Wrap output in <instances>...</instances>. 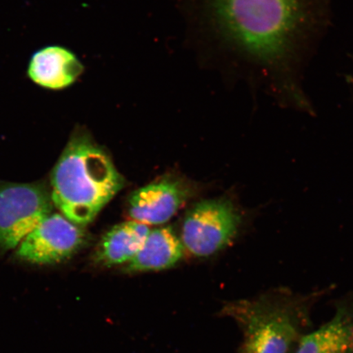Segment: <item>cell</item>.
<instances>
[{"label": "cell", "mask_w": 353, "mask_h": 353, "mask_svg": "<svg viewBox=\"0 0 353 353\" xmlns=\"http://www.w3.org/2000/svg\"><path fill=\"white\" fill-rule=\"evenodd\" d=\"M242 77L281 105L313 112L301 73L330 20L329 0H209Z\"/></svg>", "instance_id": "cell-1"}, {"label": "cell", "mask_w": 353, "mask_h": 353, "mask_svg": "<svg viewBox=\"0 0 353 353\" xmlns=\"http://www.w3.org/2000/svg\"><path fill=\"white\" fill-rule=\"evenodd\" d=\"M52 200L66 219L83 227L125 186L109 154L78 128L52 170Z\"/></svg>", "instance_id": "cell-2"}, {"label": "cell", "mask_w": 353, "mask_h": 353, "mask_svg": "<svg viewBox=\"0 0 353 353\" xmlns=\"http://www.w3.org/2000/svg\"><path fill=\"white\" fill-rule=\"evenodd\" d=\"M323 293L302 294L273 289L229 302L222 314L241 331L240 353H290L310 325L311 310Z\"/></svg>", "instance_id": "cell-3"}, {"label": "cell", "mask_w": 353, "mask_h": 353, "mask_svg": "<svg viewBox=\"0 0 353 353\" xmlns=\"http://www.w3.org/2000/svg\"><path fill=\"white\" fill-rule=\"evenodd\" d=\"M244 224V211L233 199H209L188 212L181 241L184 249L195 257H210L227 248Z\"/></svg>", "instance_id": "cell-4"}, {"label": "cell", "mask_w": 353, "mask_h": 353, "mask_svg": "<svg viewBox=\"0 0 353 353\" xmlns=\"http://www.w3.org/2000/svg\"><path fill=\"white\" fill-rule=\"evenodd\" d=\"M52 196L43 184L10 183L0 187V250L17 248L52 213Z\"/></svg>", "instance_id": "cell-5"}, {"label": "cell", "mask_w": 353, "mask_h": 353, "mask_svg": "<svg viewBox=\"0 0 353 353\" xmlns=\"http://www.w3.org/2000/svg\"><path fill=\"white\" fill-rule=\"evenodd\" d=\"M86 241L81 227L61 214L52 213L17 246L16 255L34 264H54L76 254Z\"/></svg>", "instance_id": "cell-6"}, {"label": "cell", "mask_w": 353, "mask_h": 353, "mask_svg": "<svg viewBox=\"0 0 353 353\" xmlns=\"http://www.w3.org/2000/svg\"><path fill=\"white\" fill-rule=\"evenodd\" d=\"M192 195L183 180L165 178L136 190L129 199L132 220L145 225H158L174 217Z\"/></svg>", "instance_id": "cell-7"}, {"label": "cell", "mask_w": 353, "mask_h": 353, "mask_svg": "<svg viewBox=\"0 0 353 353\" xmlns=\"http://www.w3.org/2000/svg\"><path fill=\"white\" fill-rule=\"evenodd\" d=\"M28 72L29 78L39 86L61 90L77 82L83 72V65L68 48L48 46L32 56Z\"/></svg>", "instance_id": "cell-8"}, {"label": "cell", "mask_w": 353, "mask_h": 353, "mask_svg": "<svg viewBox=\"0 0 353 353\" xmlns=\"http://www.w3.org/2000/svg\"><path fill=\"white\" fill-rule=\"evenodd\" d=\"M290 353H353V303L339 302L332 319L304 334Z\"/></svg>", "instance_id": "cell-9"}, {"label": "cell", "mask_w": 353, "mask_h": 353, "mask_svg": "<svg viewBox=\"0 0 353 353\" xmlns=\"http://www.w3.org/2000/svg\"><path fill=\"white\" fill-rule=\"evenodd\" d=\"M184 246L181 238L170 227L150 231L142 248L128 263L127 272L165 270L174 267L183 257Z\"/></svg>", "instance_id": "cell-10"}, {"label": "cell", "mask_w": 353, "mask_h": 353, "mask_svg": "<svg viewBox=\"0 0 353 353\" xmlns=\"http://www.w3.org/2000/svg\"><path fill=\"white\" fill-rule=\"evenodd\" d=\"M150 231L148 225L134 220L117 225L100 241L95 262L105 267L130 262L142 248Z\"/></svg>", "instance_id": "cell-11"}]
</instances>
